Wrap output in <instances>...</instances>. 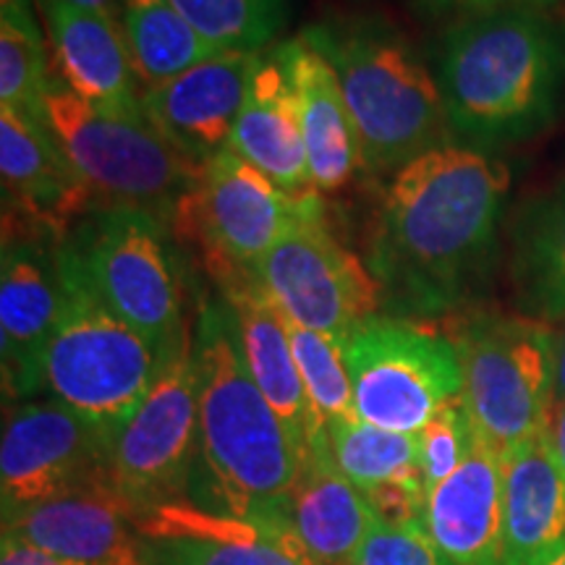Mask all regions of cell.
I'll list each match as a JSON object with an SVG mask.
<instances>
[{"label":"cell","instance_id":"cell-1","mask_svg":"<svg viewBox=\"0 0 565 565\" xmlns=\"http://www.w3.org/2000/svg\"><path fill=\"white\" fill-rule=\"evenodd\" d=\"M508 189L503 162L450 141L393 173L366 257L383 307L435 317L471 296L490 267Z\"/></svg>","mask_w":565,"mask_h":565},{"label":"cell","instance_id":"cell-2","mask_svg":"<svg viewBox=\"0 0 565 565\" xmlns=\"http://www.w3.org/2000/svg\"><path fill=\"white\" fill-rule=\"evenodd\" d=\"M450 131L513 145L555 124L565 105V24L536 9H490L448 32L437 68Z\"/></svg>","mask_w":565,"mask_h":565},{"label":"cell","instance_id":"cell-3","mask_svg":"<svg viewBox=\"0 0 565 565\" xmlns=\"http://www.w3.org/2000/svg\"><path fill=\"white\" fill-rule=\"evenodd\" d=\"M194 364L200 387L196 469L207 487V511L282 524L301 456L246 370L225 301L202 309Z\"/></svg>","mask_w":565,"mask_h":565},{"label":"cell","instance_id":"cell-4","mask_svg":"<svg viewBox=\"0 0 565 565\" xmlns=\"http://www.w3.org/2000/svg\"><path fill=\"white\" fill-rule=\"evenodd\" d=\"M333 66L364 171L398 173L427 150L448 145V113L437 76L412 45L374 21H322L301 32Z\"/></svg>","mask_w":565,"mask_h":565},{"label":"cell","instance_id":"cell-5","mask_svg":"<svg viewBox=\"0 0 565 565\" xmlns=\"http://www.w3.org/2000/svg\"><path fill=\"white\" fill-rule=\"evenodd\" d=\"M63 307L42 364V391L113 440L168 356L105 307L58 242Z\"/></svg>","mask_w":565,"mask_h":565},{"label":"cell","instance_id":"cell-6","mask_svg":"<svg viewBox=\"0 0 565 565\" xmlns=\"http://www.w3.org/2000/svg\"><path fill=\"white\" fill-rule=\"evenodd\" d=\"M42 121L97 210H145L171 223L179 202L202 179L204 166L168 145L145 113L87 103L58 79L42 97Z\"/></svg>","mask_w":565,"mask_h":565},{"label":"cell","instance_id":"cell-7","mask_svg":"<svg viewBox=\"0 0 565 565\" xmlns=\"http://www.w3.org/2000/svg\"><path fill=\"white\" fill-rule=\"evenodd\" d=\"M105 307L139 330L166 356L189 333L183 278L168 223L131 207L95 210L61 238Z\"/></svg>","mask_w":565,"mask_h":565},{"label":"cell","instance_id":"cell-8","mask_svg":"<svg viewBox=\"0 0 565 565\" xmlns=\"http://www.w3.org/2000/svg\"><path fill=\"white\" fill-rule=\"evenodd\" d=\"M463 404L475 429L503 454L545 429L553 408L555 333L524 315H477L454 338Z\"/></svg>","mask_w":565,"mask_h":565},{"label":"cell","instance_id":"cell-9","mask_svg":"<svg viewBox=\"0 0 565 565\" xmlns=\"http://www.w3.org/2000/svg\"><path fill=\"white\" fill-rule=\"evenodd\" d=\"M359 419L391 433L419 435L448 401L463 393L454 338L406 317L374 315L345 338Z\"/></svg>","mask_w":565,"mask_h":565},{"label":"cell","instance_id":"cell-10","mask_svg":"<svg viewBox=\"0 0 565 565\" xmlns=\"http://www.w3.org/2000/svg\"><path fill=\"white\" fill-rule=\"evenodd\" d=\"M200 458V387L194 341L183 335L121 429L110 440L113 490L134 521L160 508L189 503Z\"/></svg>","mask_w":565,"mask_h":565},{"label":"cell","instance_id":"cell-11","mask_svg":"<svg viewBox=\"0 0 565 565\" xmlns=\"http://www.w3.org/2000/svg\"><path fill=\"white\" fill-rule=\"evenodd\" d=\"M322 210V194H291L233 150L204 162L202 179L173 212L175 238L200 246L212 278L249 273L301 217Z\"/></svg>","mask_w":565,"mask_h":565},{"label":"cell","instance_id":"cell-12","mask_svg":"<svg viewBox=\"0 0 565 565\" xmlns=\"http://www.w3.org/2000/svg\"><path fill=\"white\" fill-rule=\"evenodd\" d=\"M249 273L286 320L343 343L383 307V288L333 236L324 207L301 217Z\"/></svg>","mask_w":565,"mask_h":565},{"label":"cell","instance_id":"cell-13","mask_svg":"<svg viewBox=\"0 0 565 565\" xmlns=\"http://www.w3.org/2000/svg\"><path fill=\"white\" fill-rule=\"evenodd\" d=\"M113 490L110 440L55 398L6 414L0 440L3 515L84 490Z\"/></svg>","mask_w":565,"mask_h":565},{"label":"cell","instance_id":"cell-14","mask_svg":"<svg viewBox=\"0 0 565 565\" xmlns=\"http://www.w3.org/2000/svg\"><path fill=\"white\" fill-rule=\"evenodd\" d=\"M58 242L30 225H3L0 362L3 391L11 398L42 391V364L63 307Z\"/></svg>","mask_w":565,"mask_h":565},{"label":"cell","instance_id":"cell-15","mask_svg":"<svg viewBox=\"0 0 565 565\" xmlns=\"http://www.w3.org/2000/svg\"><path fill=\"white\" fill-rule=\"evenodd\" d=\"M263 53L225 51L141 92V113L183 158L210 162L228 141Z\"/></svg>","mask_w":565,"mask_h":565},{"label":"cell","instance_id":"cell-16","mask_svg":"<svg viewBox=\"0 0 565 565\" xmlns=\"http://www.w3.org/2000/svg\"><path fill=\"white\" fill-rule=\"evenodd\" d=\"M0 181L6 212L55 238L97 210L42 116L0 105Z\"/></svg>","mask_w":565,"mask_h":565},{"label":"cell","instance_id":"cell-17","mask_svg":"<svg viewBox=\"0 0 565 565\" xmlns=\"http://www.w3.org/2000/svg\"><path fill=\"white\" fill-rule=\"evenodd\" d=\"M215 282L221 288L225 307H228L233 335H236L246 370L263 391L267 404L273 406V412L286 424L296 450L303 458L309 445L328 437V429L317 427L307 387H303L294 356L286 317L263 291V286L254 280L252 273H225L215 278Z\"/></svg>","mask_w":565,"mask_h":565},{"label":"cell","instance_id":"cell-18","mask_svg":"<svg viewBox=\"0 0 565 565\" xmlns=\"http://www.w3.org/2000/svg\"><path fill=\"white\" fill-rule=\"evenodd\" d=\"M137 526L150 565H320L288 526L233 519L192 503L160 508Z\"/></svg>","mask_w":565,"mask_h":565},{"label":"cell","instance_id":"cell-19","mask_svg":"<svg viewBox=\"0 0 565 565\" xmlns=\"http://www.w3.org/2000/svg\"><path fill=\"white\" fill-rule=\"evenodd\" d=\"M3 532L71 565H150L145 534L108 487L13 511Z\"/></svg>","mask_w":565,"mask_h":565},{"label":"cell","instance_id":"cell-20","mask_svg":"<svg viewBox=\"0 0 565 565\" xmlns=\"http://www.w3.org/2000/svg\"><path fill=\"white\" fill-rule=\"evenodd\" d=\"M53 68L82 100L113 110H141V92L121 21L63 0H34Z\"/></svg>","mask_w":565,"mask_h":565},{"label":"cell","instance_id":"cell-21","mask_svg":"<svg viewBox=\"0 0 565 565\" xmlns=\"http://www.w3.org/2000/svg\"><path fill=\"white\" fill-rule=\"evenodd\" d=\"M422 524L456 565H503V458L479 433L466 461L427 490Z\"/></svg>","mask_w":565,"mask_h":565},{"label":"cell","instance_id":"cell-22","mask_svg":"<svg viewBox=\"0 0 565 565\" xmlns=\"http://www.w3.org/2000/svg\"><path fill=\"white\" fill-rule=\"evenodd\" d=\"M273 55L291 84L315 192H341L362 171L364 160L335 71L301 34L280 42Z\"/></svg>","mask_w":565,"mask_h":565},{"label":"cell","instance_id":"cell-23","mask_svg":"<svg viewBox=\"0 0 565 565\" xmlns=\"http://www.w3.org/2000/svg\"><path fill=\"white\" fill-rule=\"evenodd\" d=\"M282 524L320 565H353L377 515L338 469L330 440L312 443L288 492Z\"/></svg>","mask_w":565,"mask_h":565},{"label":"cell","instance_id":"cell-24","mask_svg":"<svg viewBox=\"0 0 565 565\" xmlns=\"http://www.w3.org/2000/svg\"><path fill=\"white\" fill-rule=\"evenodd\" d=\"M503 565H540L565 542V475L545 429L503 454Z\"/></svg>","mask_w":565,"mask_h":565},{"label":"cell","instance_id":"cell-25","mask_svg":"<svg viewBox=\"0 0 565 565\" xmlns=\"http://www.w3.org/2000/svg\"><path fill=\"white\" fill-rule=\"evenodd\" d=\"M228 150L291 194L315 192L299 110L286 71L273 53L263 55L233 126Z\"/></svg>","mask_w":565,"mask_h":565},{"label":"cell","instance_id":"cell-26","mask_svg":"<svg viewBox=\"0 0 565 565\" xmlns=\"http://www.w3.org/2000/svg\"><path fill=\"white\" fill-rule=\"evenodd\" d=\"M511 282L521 315L545 324L565 320V179L515 212Z\"/></svg>","mask_w":565,"mask_h":565},{"label":"cell","instance_id":"cell-27","mask_svg":"<svg viewBox=\"0 0 565 565\" xmlns=\"http://www.w3.org/2000/svg\"><path fill=\"white\" fill-rule=\"evenodd\" d=\"M121 30L141 92L225 53L196 32L171 0H124Z\"/></svg>","mask_w":565,"mask_h":565},{"label":"cell","instance_id":"cell-28","mask_svg":"<svg viewBox=\"0 0 565 565\" xmlns=\"http://www.w3.org/2000/svg\"><path fill=\"white\" fill-rule=\"evenodd\" d=\"M32 0H0V105L42 116L51 47Z\"/></svg>","mask_w":565,"mask_h":565},{"label":"cell","instance_id":"cell-29","mask_svg":"<svg viewBox=\"0 0 565 565\" xmlns=\"http://www.w3.org/2000/svg\"><path fill=\"white\" fill-rule=\"evenodd\" d=\"M328 440L338 469L359 492H370L398 479L422 477L416 435L391 433L353 414L328 424Z\"/></svg>","mask_w":565,"mask_h":565},{"label":"cell","instance_id":"cell-30","mask_svg":"<svg viewBox=\"0 0 565 565\" xmlns=\"http://www.w3.org/2000/svg\"><path fill=\"white\" fill-rule=\"evenodd\" d=\"M196 32L225 51L263 53L288 19V0H171Z\"/></svg>","mask_w":565,"mask_h":565},{"label":"cell","instance_id":"cell-31","mask_svg":"<svg viewBox=\"0 0 565 565\" xmlns=\"http://www.w3.org/2000/svg\"><path fill=\"white\" fill-rule=\"evenodd\" d=\"M286 328L317 427L328 429L330 422L356 414L351 372L345 364V343L328 333L301 328L291 320H286Z\"/></svg>","mask_w":565,"mask_h":565},{"label":"cell","instance_id":"cell-32","mask_svg":"<svg viewBox=\"0 0 565 565\" xmlns=\"http://www.w3.org/2000/svg\"><path fill=\"white\" fill-rule=\"evenodd\" d=\"M419 437V466L427 490L440 484L466 461L471 445L477 440L475 422L466 412L463 398L448 401L433 419L422 427Z\"/></svg>","mask_w":565,"mask_h":565},{"label":"cell","instance_id":"cell-33","mask_svg":"<svg viewBox=\"0 0 565 565\" xmlns=\"http://www.w3.org/2000/svg\"><path fill=\"white\" fill-rule=\"evenodd\" d=\"M353 565H456L433 536L427 534L422 521L412 524H385L377 521L366 534Z\"/></svg>","mask_w":565,"mask_h":565},{"label":"cell","instance_id":"cell-34","mask_svg":"<svg viewBox=\"0 0 565 565\" xmlns=\"http://www.w3.org/2000/svg\"><path fill=\"white\" fill-rule=\"evenodd\" d=\"M0 565H71L58 557L42 553V550L26 545L19 536L3 532V542H0Z\"/></svg>","mask_w":565,"mask_h":565},{"label":"cell","instance_id":"cell-35","mask_svg":"<svg viewBox=\"0 0 565 565\" xmlns=\"http://www.w3.org/2000/svg\"><path fill=\"white\" fill-rule=\"evenodd\" d=\"M429 6H440V9H545L553 6L555 0H427Z\"/></svg>","mask_w":565,"mask_h":565},{"label":"cell","instance_id":"cell-36","mask_svg":"<svg viewBox=\"0 0 565 565\" xmlns=\"http://www.w3.org/2000/svg\"><path fill=\"white\" fill-rule=\"evenodd\" d=\"M545 433L550 437V445H553L557 463H561L563 475H565V404H555L550 408Z\"/></svg>","mask_w":565,"mask_h":565},{"label":"cell","instance_id":"cell-37","mask_svg":"<svg viewBox=\"0 0 565 565\" xmlns=\"http://www.w3.org/2000/svg\"><path fill=\"white\" fill-rule=\"evenodd\" d=\"M565 404V328L555 335V383H553V406Z\"/></svg>","mask_w":565,"mask_h":565},{"label":"cell","instance_id":"cell-38","mask_svg":"<svg viewBox=\"0 0 565 565\" xmlns=\"http://www.w3.org/2000/svg\"><path fill=\"white\" fill-rule=\"evenodd\" d=\"M63 3L79 6V9L105 13V17H110V19H118V21H121L124 0H63Z\"/></svg>","mask_w":565,"mask_h":565},{"label":"cell","instance_id":"cell-39","mask_svg":"<svg viewBox=\"0 0 565 565\" xmlns=\"http://www.w3.org/2000/svg\"><path fill=\"white\" fill-rule=\"evenodd\" d=\"M540 565H565V542L555 550V553H550Z\"/></svg>","mask_w":565,"mask_h":565}]
</instances>
